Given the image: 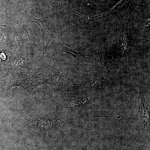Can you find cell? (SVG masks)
Instances as JSON below:
<instances>
[{
    "mask_svg": "<svg viewBox=\"0 0 150 150\" xmlns=\"http://www.w3.org/2000/svg\"><path fill=\"white\" fill-rule=\"evenodd\" d=\"M98 96L96 97L92 98H75L74 99L70 100L67 103V107L69 109H75L77 108H81L84 107L88 105L91 104L92 103L96 100Z\"/></svg>",
    "mask_w": 150,
    "mask_h": 150,
    "instance_id": "cell-5",
    "label": "cell"
},
{
    "mask_svg": "<svg viewBox=\"0 0 150 150\" xmlns=\"http://www.w3.org/2000/svg\"><path fill=\"white\" fill-rule=\"evenodd\" d=\"M128 27L125 26L121 30L119 34V46L122 56L125 62L128 63L129 59L128 46H129Z\"/></svg>",
    "mask_w": 150,
    "mask_h": 150,
    "instance_id": "cell-3",
    "label": "cell"
},
{
    "mask_svg": "<svg viewBox=\"0 0 150 150\" xmlns=\"http://www.w3.org/2000/svg\"><path fill=\"white\" fill-rule=\"evenodd\" d=\"M62 51L74 56L79 62L83 65L101 67L105 66V63L103 58L102 48L100 46L98 47L96 50L91 52H78L67 47L63 48Z\"/></svg>",
    "mask_w": 150,
    "mask_h": 150,
    "instance_id": "cell-1",
    "label": "cell"
},
{
    "mask_svg": "<svg viewBox=\"0 0 150 150\" xmlns=\"http://www.w3.org/2000/svg\"><path fill=\"white\" fill-rule=\"evenodd\" d=\"M114 150H121L120 149H114Z\"/></svg>",
    "mask_w": 150,
    "mask_h": 150,
    "instance_id": "cell-7",
    "label": "cell"
},
{
    "mask_svg": "<svg viewBox=\"0 0 150 150\" xmlns=\"http://www.w3.org/2000/svg\"><path fill=\"white\" fill-rule=\"evenodd\" d=\"M139 112L140 118L144 126H146L149 123V111L148 106L145 101L144 97L140 92L139 98Z\"/></svg>",
    "mask_w": 150,
    "mask_h": 150,
    "instance_id": "cell-4",
    "label": "cell"
},
{
    "mask_svg": "<svg viewBox=\"0 0 150 150\" xmlns=\"http://www.w3.org/2000/svg\"><path fill=\"white\" fill-rule=\"evenodd\" d=\"M35 20L37 21L35 23L39 24L41 28L44 43L46 44V47H47L48 43L55 35V32L52 26V23L49 22L48 20L45 18L35 19Z\"/></svg>",
    "mask_w": 150,
    "mask_h": 150,
    "instance_id": "cell-2",
    "label": "cell"
},
{
    "mask_svg": "<svg viewBox=\"0 0 150 150\" xmlns=\"http://www.w3.org/2000/svg\"><path fill=\"white\" fill-rule=\"evenodd\" d=\"M108 82V81L105 79L90 80L85 81L81 85V86L84 88H95L101 87Z\"/></svg>",
    "mask_w": 150,
    "mask_h": 150,
    "instance_id": "cell-6",
    "label": "cell"
}]
</instances>
